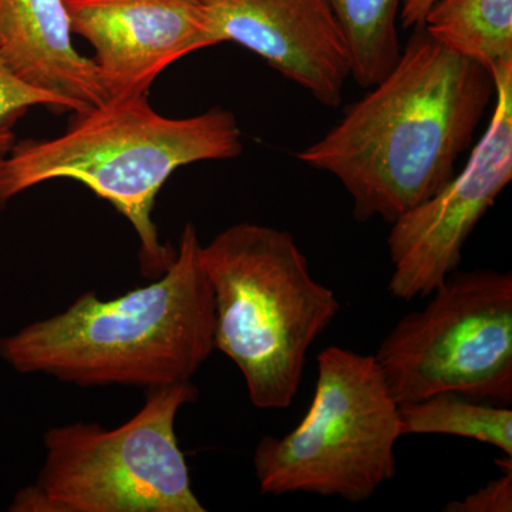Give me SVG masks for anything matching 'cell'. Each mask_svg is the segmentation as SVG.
Instances as JSON below:
<instances>
[{
  "mask_svg": "<svg viewBox=\"0 0 512 512\" xmlns=\"http://www.w3.org/2000/svg\"><path fill=\"white\" fill-rule=\"evenodd\" d=\"M400 431L412 434H444L490 444L512 457L510 406L477 402L458 393H439L420 402L399 406Z\"/></svg>",
  "mask_w": 512,
  "mask_h": 512,
  "instance_id": "obj_13",
  "label": "cell"
},
{
  "mask_svg": "<svg viewBox=\"0 0 512 512\" xmlns=\"http://www.w3.org/2000/svg\"><path fill=\"white\" fill-rule=\"evenodd\" d=\"M420 311L403 316L375 360L399 406L439 393L512 403V275L453 272Z\"/></svg>",
  "mask_w": 512,
  "mask_h": 512,
  "instance_id": "obj_7",
  "label": "cell"
},
{
  "mask_svg": "<svg viewBox=\"0 0 512 512\" xmlns=\"http://www.w3.org/2000/svg\"><path fill=\"white\" fill-rule=\"evenodd\" d=\"M400 437L399 404L375 356L330 346L318 355L315 396L301 423L255 448L259 490L363 503L396 476Z\"/></svg>",
  "mask_w": 512,
  "mask_h": 512,
  "instance_id": "obj_6",
  "label": "cell"
},
{
  "mask_svg": "<svg viewBox=\"0 0 512 512\" xmlns=\"http://www.w3.org/2000/svg\"><path fill=\"white\" fill-rule=\"evenodd\" d=\"M493 79L495 109L466 167L392 224L387 247L393 298L404 302L427 298L456 272L468 237L511 183L512 67Z\"/></svg>",
  "mask_w": 512,
  "mask_h": 512,
  "instance_id": "obj_8",
  "label": "cell"
},
{
  "mask_svg": "<svg viewBox=\"0 0 512 512\" xmlns=\"http://www.w3.org/2000/svg\"><path fill=\"white\" fill-rule=\"evenodd\" d=\"M242 153V133L231 111L170 119L147 94L110 97L83 111L62 136L16 141L0 158V210L22 192L53 180H74L109 201L136 229L141 271L158 278L177 251L161 244L154 204L165 181L183 165L229 160Z\"/></svg>",
  "mask_w": 512,
  "mask_h": 512,
  "instance_id": "obj_3",
  "label": "cell"
},
{
  "mask_svg": "<svg viewBox=\"0 0 512 512\" xmlns=\"http://www.w3.org/2000/svg\"><path fill=\"white\" fill-rule=\"evenodd\" d=\"M494 96L484 67L419 25L393 69L296 157L338 178L356 221L393 224L456 175Z\"/></svg>",
  "mask_w": 512,
  "mask_h": 512,
  "instance_id": "obj_1",
  "label": "cell"
},
{
  "mask_svg": "<svg viewBox=\"0 0 512 512\" xmlns=\"http://www.w3.org/2000/svg\"><path fill=\"white\" fill-rule=\"evenodd\" d=\"M436 0H402L399 19L404 29L423 25L424 18Z\"/></svg>",
  "mask_w": 512,
  "mask_h": 512,
  "instance_id": "obj_17",
  "label": "cell"
},
{
  "mask_svg": "<svg viewBox=\"0 0 512 512\" xmlns=\"http://www.w3.org/2000/svg\"><path fill=\"white\" fill-rule=\"evenodd\" d=\"M218 45L235 42L338 107L352 76L345 36L328 0H202Z\"/></svg>",
  "mask_w": 512,
  "mask_h": 512,
  "instance_id": "obj_10",
  "label": "cell"
},
{
  "mask_svg": "<svg viewBox=\"0 0 512 512\" xmlns=\"http://www.w3.org/2000/svg\"><path fill=\"white\" fill-rule=\"evenodd\" d=\"M511 457L505 456L503 476L490 481L477 493L467 495L464 500L451 501L447 512H511L512 511V468Z\"/></svg>",
  "mask_w": 512,
  "mask_h": 512,
  "instance_id": "obj_16",
  "label": "cell"
},
{
  "mask_svg": "<svg viewBox=\"0 0 512 512\" xmlns=\"http://www.w3.org/2000/svg\"><path fill=\"white\" fill-rule=\"evenodd\" d=\"M348 45L352 77L370 89L402 53L397 18L402 0H328Z\"/></svg>",
  "mask_w": 512,
  "mask_h": 512,
  "instance_id": "obj_14",
  "label": "cell"
},
{
  "mask_svg": "<svg viewBox=\"0 0 512 512\" xmlns=\"http://www.w3.org/2000/svg\"><path fill=\"white\" fill-rule=\"evenodd\" d=\"M197 228L185 225L157 281L103 301L89 291L66 311L0 339L16 372L77 386L160 387L191 382L215 349L214 293Z\"/></svg>",
  "mask_w": 512,
  "mask_h": 512,
  "instance_id": "obj_2",
  "label": "cell"
},
{
  "mask_svg": "<svg viewBox=\"0 0 512 512\" xmlns=\"http://www.w3.org/2000/svg\"><path fill=\"white\" fill-rule=\"evenodd\" d=\"M64 0H0V56L23 82L60 97L73 113L107 96L93 59L77 52Z\"/></svg>",
  "mask_w": 512,
  "mask_h": 512,
  "instance_id": "obj_11",
  "label": "cell"
},
{
  "mask_svg": "<svg viewBox=\"0 0 512 512\" xmlns=\"http://www.w3.org/2000/svg\"><path fill=\"white\" fill-rule=\"evenodd\" d=\"M72 32L96 50L107 96L147 94L158 74L217 46L202 0H64Z\"/></svg>",
  "mask_w": 512,
  "mask_h": 512,
  "instance_id": "obj_9",
  "label": "cell"
},
{
  "mask_svg": "<svg viewBox=\"0 0 512 512\" xmlns=\"http://www.w3.org/2000/svg\"><path fill=\"white\" fill-rule=\"evenodd\" d=\"M73 111L67 101L23 82L0 56V158L15 146L13 126L32 107Z\"/></svg>",
  "mask_w": 512,
  "mask_h": 512,
  "instance_id": "obj_15",
  "label": "cell"
},
{
  "mask_svg": "<svg viewBox=\"0 0 512 512\" xmlns=\"http://www.w3.org/2000/svg\"><path fill=\"white\" fill-rule=\"evenodd\" d=\"M191 384L150 390L126 423L104 429L73 423L46 431V458L36 483L20 490L15 512H205L175 434Z\"/></svg>",
  "mask_w": 512,
  "mask_h": 512,
  "instance_id": "obj_5",
  "label": "cell"
},
{
  "mask_svg": "<svg viewBox=\"0 0 512 512\" xmlns=\"http://www.w3.org/2000/svg\"><path fill=\"white\" fill-rule=\"evenodd\" d=\"M423 26L491 76L512 67V0H436Z\"/></svg>",
  "mask_w": 512,
  "mask_h": 512,
  "instance_id": "obj_12",
  "label": "cell"
},
{
  "mask_svg": "<svg viewBox=\"0 0 512 512\" xmlns=\"http://www.w3.org/2000/svg\"><path fill=\"white\" fill-rule=\"evenodd\" d=\"M214 293L215 349L237 365L262 410L292 406L306 357L340 312L336 293L319 284L288 231L242 224L202 245Z\"/></svg>",
  "mask_w": 512,
  "mask_h": 512,
  "instance_id": "obj_4",
  "label": "cell"
}]
</instances>
